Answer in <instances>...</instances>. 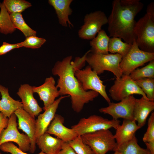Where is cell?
<instances>
[{"label":"cell","mask_w":154,"mask_h":154,"mask_svg":"<svg viewBox=\"0 0 154 154\" xmlns=\"http://www.w3.org/2000/svg\"><path fill=\"white\" fill-rule=\"evenodd\" d=\"M109 92L112 99L116 101H120L134 94L141 95L145 99L149 100L135 81L133 80L129 75L123 74L120 78L116 79L109 90Z\"/></svg>","instance_id":"cell-9"},{"label":"cell","mask_w":154,"mask_h":154,"mask_svg":"<svg viewBox=\"0 0 154 154\" xmlns=\"http://www.w3.org/2000/svg\"><path fill=\"white\" fill-rule=\"evenodd\" d=\"M147 14L154 18V3L152 2L147 5L146 13Z\"/></svg>","instance_id":"cell-38"},{"label":"cell","mask_w":154,"mask_h":154,"mask_svg":"<svg viewBox=\"0 0 154 154\" xmlns=\"http://www.w3.org/2000/svg\"><path fill=\"white\" fill-rule=\"evenodd\" d=\"M94 154H95L94 153Z\"/></svg>","instance_id":"cell-42"},{"label":"cell","mask_w":154,"mask_h":154,"mask_svg":"<svg viewBox=\"0 0 154 154\" xmlns=\"http://www.w3.org/2000/svg\"><path fill=\"white\" fill-rule=\"evenodd\" d=\"M154 60V52L141 50L135 40L126 54L122 58L120 67L123 74L129 75L134 70Z\"/></svg>","instance_id":"cell-7"},{"label":"cell","mask_w":154,"mask_h":154,"mask_svg":"<svg viewBox=\"0 0 154 154\" xmlns=\"http://www.w3.org/2000/svg\"><path fill=\"white\" fill-rule=\"evenodd\" d=\"M120 122L118 119L109 120L100 116L93 115L87 118H81L77 124L72 125L71 128L78 135L81 136L112 128L116 129L120 125Z\"/></svg>","instance_id":"cell-6"},{"label":"cell","mask_w":154,"mask_h":154,"mask_svg":"<svg viewBox=\"0 0 154 154\" xmlns=\"http://www.w3.org/2000/svg\"><path fill=\"white\" fill-rule=\"evenodd\" d=\"M74 75L84 90L95 91L101 95L108 104L111 102L106 91V86L89 65L84 69L76 70Z\"/></svg>","instance_id":"cell-8"},{"label":"cell","mask_w":154,"mask_h":154,"mask_svg":"<svg viewBox=\"0 0 154 154\" xmlns=\"http://www.w3.org/2000/svg\"><path fill=\"white\" fill-rule=\"evenodd\" d=\"M154 110V102L146 100L143 97L136 99L134 104L133 117L141 128L145 124L149 114Z\"/></svg>","instance_id":"cell-19"},{"label":"cell","mask_w":154,"mask_h":154,"mask_svg":"<svg viewBox=\"0 0 154 154\" xmlns=\"http://www.w3.org/2000/svg\"><path fill=\"white\" fill-rule=\"evenodd\" d=\"M117 150L120 151L121 154H151L147 149L140 146L135 136L131 140L119 147Z\"/></svg>","instance_id":"cell-27"},{"label":"cell","mask_w":154,"mask_h":154,"mask_svg":"<svg viewBox=\"0 0 154 154\" xmlns=\"http://www.w3.org/2000/svg\"><path fill=\"white\" fill-rule=\"evenodd\" d=\"M132 44L122 41L121 39L117 37L110 38L108 51L111 54H118L123 57L127 53Z\"/></svg>","instance_id":"cell-24"},{"label":"cell","mask_w":154,"mask_h":154,"mask_svg":"<svg viewBox=\"0 0 154 154\" xmlns=\"http://www.w3.org/2000/svg\"><path fill=\"white\" fill-rule=\"evenodd\" d=\"M70 97L69 96H62L55 100L54 102L44 110V112L39 114L36 121V139L45 133L51 121L56 114L59 104L64 98Z\"/></svg>","instance_id":"cell-16"},{"label":"cell","mask_w":154,"mask_h":154,"mask_svg":"<svg viewBox=\"0 0 154 154\" xmlns=\"http://www.w3.org/2000/svg\"><path fill=\"white\" fill-rule=\"evenodd\" d=\"M72 56H68L61 61H57L52 69V74L59 78L56 87L59 88L60 96L68 95L70 97L72 108L77 113L80 112L85 104L92 101L99 94L93 91H85L74 75L76 70Z\"/></svg>","instance_id":"cell-1"},{"label":"cell","mask_w":154,"mask_h":154,"mask_svg":"<svg viewBox=\"0 0 154 154\" xmlns=\"http://www.w3.org/2000/svg\"><path fill=\"white\" fill-rule=\"evenodd\" d=\"M64 141L45 133L36 140V144L41 151L46 154H57L61 149Z\"/></svg>","instance_id":"cell-22"},{"label":"cell","mask_w":154,"mask_h":154,"mask_svg":"<svg viewBox=\"0 0 154 154\" xmlns=\"http://www.w3.org/2000/svg\"><path fill=\"white\" fill-rule=\"evenodd\" d=\"M145 143L154 140V113L152 112L149 118L147 131L143 137Z\"/></svg>","instance_id":"cell-33"},{"label":"cell","mask_w":154,"mask_h":154,"mask_svg":"<svg viewBox=\"0 0 154 154\" xmlns=\"http://www.w3.org/2000/svg\"><path fill=\"white\" fill-rule=\"evenodd\" d=\"M83 142L95 154H106L110 151L117 150L114 135L109 129H104L81 135Z\"/></svg>","instance_id":"cell-4"},{"label":"cell","mask_w":154,"mask_h":154,"mask_svg":"<svg viewBox=\"0 0 154 154\" xmlns=\"http://www.w3.org/2000/svg\"><path fill=\"white\" fill-rule=\"evenodd\" d=\"M34 93L37 94L40 99L44 104V110L52 105L56 98L60 96L58 88L55 86V81L54 78L50 76L46 78L44 82L38 86H33Z\"/></svg>","instance_id":"cell-15"},{"label":"cell","mask_w":154,"mask_h":154,"mask_svg":"<svg viewBox=\"0 0 154 154\" xmlns=\"http://www.w3.org/2000/svg\"><path fill=\"white\" fill-rule=\"evenodd\" d=\"M10 16L14 27L20 30L26 37L36 35V31L27 24L21 13H11L10 14Z\"/></svg>","instance_id":"cell-25"},{"label":"cell","mask_w":154,"mask_h":154,"mask_svg":"<svg viewBox=\"0 0 154 154\" xmlns=\"http://www.w3.org/2000/svg\"><path fill=\"white\" fill-rule=\"evenodd\" d=\"M46 41V40L44 38L32 35L26 37L23 41L20 43L21 47L38 48H40Z\"/></svg>","instance_id":"cell-32"},{"label":"cell","mask_w":154,"mask_h":154,"mask_svg":"<svg viewBox=\"0 0 154 154\" xmlns=\"http://www.w3.org/2000/svg\"><path fill=\"white\" fill-rule=\"evenodd\" d=\"M77 154H94L90 147L83 141L80 135L68 142Z\"/></svg>","instance_id":"cell-31"},{"label":"cell","mask_w":154,"mask_h":154,"mask_svg":"<svg viewBox=\"0 0 154 154\" xmlns=\"http://www.w3.org/2000/svg\"><path fill=\"white\" fill-rule=\"evenodd\" d=\"M3 3L9 14L21 13L32 6L30 3L24 0H4Z\"/></svg>","instance_id":"cell-29"},{"label":"cell","mask_w":154,"mask_h":154,"mask_svg":"<svg viewBox=\"0 0 154 154\" xmlns=\"http://www.w3.org/2000/svg\"><path fill=\"white\" fill-rule=\"evenodd\" d=\"M0 112L9 118L17 110L23 108V105L19 100L13 99L10 95L7 88L0 84Z\"/></svg>","instance_id":"cell-21"},{"label":"cell","mask_w":154,"mask_h":154,"mask_svg":"<svg viewBox=\"0 0 154 154\" xmlns=\"http://www.w3.org/2000/svg\"><path fill=\"white\" fill-rule=\"evenodd\" d=\"M9 118L5 117L3 114L0 112V140L2 132L8 125Z\"/></svg>","instance_id":"cell-37"},{"label":"cell","mask_w":154,"mask_h":154,"mask_svg":"<svg viewBox=\"0 0 154 154\" xmlns=\"http://www.w3.org/2000/svg\"><path fill=\"white\" fill-rule=\"evenodd\" d=\"M108 23V18L101 11L87 14L84 17V24L78 31L79 37L83 39L92 40L101 30L102 27Z\"/></svg>","instance_id":"cell-10"},{"label":"cell","mask_w":154,"mask_h":154,"mask_svg":"<svg viewBox=\"0 0 154 154\" xmlns=\"http://www.w3.org/2000/svg\"><path fill=\"white\" fill-rule=\"evenodd\" d=\"M149 100L154 101V78H145L135 81Z\"/></svg>","instance_id":"cell-30"},{"label":"cell","mask_w":154,"mask_h":154,"mask_svg":"<svg viewBox=\"0 0 154 154\" xmlns=\"http://www.w3.org/2000/svg\"><path fill=\"white\" fill-rule=\"evenodd\" d=\"M0 154H2L1 153V151H0Z\"/></svg>","instance_id":"cell-41"},{"label":"cell","mask_w":154,"mask_h":154,"mask_svg":"<svg viewBox=\"0 0 154 154\" xmlns=\"http://www.w3.org/2000/svg\"><path fill=\"white\" fill-rule=\"evenodd\" d=\"M21 47L20 43L11 44L6 42H3L0 46V55L5 54L13 49Z\"/></svg>","instance_id":"cell-35"},{"label":"cell","mask_w":154,"mask_h":154,"mask_svg":"<svg viewBox=\"0 0 154 154\" xmlns=\"http://www.w3.org/2000/svg\"><path fill=\"white\" fill-rule=\"evenodd\" d=\"M17 117L14 113L9 118L8 125L3 131L0 140V145L4 143L14 142L18 145V148L26 152L30 151L31 141L26 134L21 133L18 131L17 122Z\"/></svg>","instance_id":"cell-11"},{"label":"cell","mask_w":154,"mask_h":154,"mask_svg":"<svg viewBox=\"0 0 154 154\" xmlns=\"http://www.w3.org/2000/svg\"><path fill=\"white\" fill-rule=\"evenodd\" d=\"M136 98L133 95L127 97L120 101L114 103L110 102L108 106L100 108L99 112L111 116L113 119L133 120V113Z\"/></svg>","instance_id":"cell-12"},{"label":"cell","mask_w":154,"mask_h":154,"mask_svg":"<svg viewBox=\"0 0 154 154\" xmlns=\"http://www.w3.org/2000/svg\"><path fill=\"white\" fill-rule=\"evenodd\" d=\"M64 119L61 115L56 114L46 133L55 135L64 142H68L78 135L74 130L64 125Z\"/></svg>","instance_id":"cell-17"},{"label":"cell","mask_w":154,"mask_h":154,"mask_svg":"<svg viewBox=\"0 0 154 154\" xmlns=\"http://www.w3.org/2000/svg\"><path fill=\"white\" fill-rule=\"evenodd\" d=\"M140 128L134 120L123 119L121 125L116 129L114 137L118 149L123 144L132 139L135 136L136 132Z\"/></svg>","instance_id":"cell-18"},{"label":"cell","mask_w":154,"mask_h":154,"mask_svg":"<svg viewBox=\"0 0 154 154\" xmlns=\"http://www.w3.org/2000/svg\"><path fill=\"white\" fill-rule=\"evenodd\" d=\"M139 0H114L108 18V29L111 37H117L132 44L136 40L134 32L136 15L143 9Z\"/></svg>","instance_id":"cell-2"},{"label":"cell","mask_w":154,"mask_h":154,"mask_svg":"<svg viewBox=\"0 0 154 154\" xmlns=\"http://www.w3.org/2000/svg\"><path fill=\"white\" fill-rule=\"evenodd\" d=\"M110 37L106 31L101 29L98 35L90 41L91 52L98 54H107L109 53L108 47Z\"/></svg>","instance_id":"cell-23"},{"label":"cell","mask_w":154,"mask_h":154,"mask_svg":"<svg viewBox=\"0 0 154 154\" xmlns=\"http://www.w3.org/2000/svg\"><path fill=\"white\" fill-rule=\"evenodd\" d=\"M134 32L139 48L146 52H154V18L146 13L136 22Z\"/></svg>","instance_id":"cell-5"},{"label":"cell","mask_w":154,"mask_h":154,"mask_svg":"<svg viewBox=\"0 0 154 154\" xmlns=\"http://www.w3.org/2000/svg\"><path fill=\"white\" fill-rule=\"evenodd\" d=\"M114 152V153L113 154H121V152L118 151L117 150Z\"/></svg>","instance_id":"cell-40"},{"label":"cell","mask_w":154,"mask_h":154,"mask_svg":"<svg viewBox=\"0 0 154 154\" xmlns=\"http://www.w3.org/2000/svg\"><path fill=\"white\" fill-rule=\"evenodd\" d=\"M129 76L134 81L145 78H154V60L150 61L144 67L136 69Z\"/></svg>","instance_id":"cell-28"},{"label":"cell","mask_w":154,"mask_h":154,"mask_svg":"<svg viewBox=\"0 0 154 154\" xmlns=\"http://www.w3.org/2000/svg\"><path fill=\"white\" fill-rule=\"evenodd\" d=\"M0 149L2 151L11 154H29L23 152L11 142L4 143L0 145ZM37 154H46L41 151Z\"/></svg>","instance_id":"cell-34"},{"label":"cell","mask_w":154,"mask_h":154,"mask_svg":"<svg viewBox=\"0 0 154 154\" xmlns=\"http://www.w3.org/2000/svg\"><path fill=\"white\" fill-rule=\"evenodd\" d=\"M57 154H77L68 142H64L61 149Z\"/></svg>","instance_id":"cell-36"},{"label":"cell","mask_w":154,"mask_h":154,"mask_svg":"<svg viewBox=\"0 0 154 154\" xmlns=\"http://www.w3.org/2000/svg\"><path fill=\"white\" fill-rule=\"evenodd\" d=\"M122 58L118 54H98L90 50L87 51L86 62L98 75L108 71L112 73L116 79H119L123 75L120 67Z\"/></svg>","instance_id":"cell-3"},{"label":"cell","mask_w":154,"mask_h":154,"mask_svg":"<svg viewBox=\"0 0 154 154\" xmlns=\"http://www.w3.org/2000/svg\"><path fill=\"white\" fill-rule=\"evenodd\" d=\"M14 113L18 118V128L24 132L30 139L29 151L33 153L36 149V120L23 108L17 110Z\"/></svg>","instance_id":"cell-13"},{"label":"cell","mask_w":154,"mask_h":154,"mask_svg":"<svg viewBox=\"0 0 154 154\" xmlns=\"http://www.w3.org/2000/svg\"><path fill=\"white\" fill-rule=\"evenodd\" d=\"M72 0H49V4L52 6L55 10L58 18L59 24L64 27L68 26L73 27V24L69 19V16L71 15L72 10L70 6Z\"/></svg>","instance_id":"cell-20"},{"label":"cell","mask_w":154,"mask_h":154,"mask_svg":"<svg viewBox=\"0 0 154 154\" xmlns=\"http://www.w3.org/2000/svg\"><path fill=\"white\" fill-rule=\"evenodd\" d=\"M145 143L147 149L150 151L151 154H154V140Z\"/></svg>","instance_id":"cell-39"},{"label":"cell","mask_w":154,"mask_h":154,"mask_svg":"<svg viewBox=\"0 0 154 154\" xmlns=\"http://www.w3.org/2000/svg\"><path fill=\"white\" fill-rule=\"evenodd\" d=\"M33 86L27 84H21L17 94L21 100L23 108L35 118L42 111L33 95Z\"/></svg>","instance_id":"cell-14"},{"label":"cell","mask_w":154,"mask_h":154,"mask_svg":"<svg viewBox=\"0 0 154 154\" xmlns=\"http://www.w3.org/2000/svg\"><path fill=\"white\" fill-rule=\"evenodd\" d=\"M0 32L5 35L13 33L15 30L12 24L10 14L4 4L0 3Z\"/></svg>","instance_id":"cell-26"}]
</instances>
